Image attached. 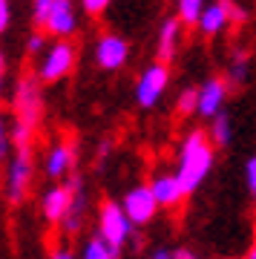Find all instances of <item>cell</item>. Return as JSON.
I'll use <instances>...</instances> for the list:
<instances>
[{
	"label": "cell",
	"instance_id": "obj_1",
	"mask_svg": "<svg viewBox=\"0 0 256 259\" xmlns=\"http://www.w3.org/2000/svg\"><path fill=\"white\" fill-rule=\"evenodd\" d=\"M213 161H216V147L210 144L204 130H190L182 139L179 147V164H176V179L187 196L196 193L201 182L210 176Z\"/></svg>",
	"mask_w": 256,
	"mask_h": 259
},
{
	"label": "cell",
	"instance_id": "obj_2",
	"mask_svg": "<svg viewBox=\"0 0 256 259\" xmlns=\"http://www.w3.org/2000/svg\"><path fill=\"white\" fill-rule=\"evenodd\" d=\"M37 61L35 78L40 83H58L66 75H72L75 64H78V47L72 44V37H55L49 47H44Z\"/></svg>",
	"mask_w": 256,
	"mask_h": 259
},
{
	"label": "cell",
	"instance_id": "obj_3",
	"mask_svg": "<svg viewBox=\"0 0 256 259\" xmlns=\"http://www.w3.org/2000/svg\"><path fill=\"white\" fill-rule=\"evenodd\" d=\"M46 104H44V90L35 75H20L15 90H12V121H20L26 127L37 130L44 121Z\"/></svg>",
	"mask_w": 256,
	"mask_h": 259
},
{
	"label": "cell",
	"instance_id": "obj_4",
	"mask_svg": "<svg viewBox=\"0 0 256 259\" xmlns=\"http://www.w3.org/2000/svg\"><path fill=\"white\" fill-rule=\"evenodd\" d=\"M35 182V153L32 147H15V156L9 158L6 167V179H3V193L12 207L26 202L29 190Z\"/></svg>",
	"mask_w": 256,
	"mask_h": 259
},
{
	"label": "cell",
	"instance_id": "obj_5",
	"mask_svg": "<svg viewBox=\"0 0 256 259\" xmlns=\"http://www.w3.org/2000/svg\"><path fill=\"white\" fill-rule=\"evenodd\" d=\"M133 231L136 225L127 219V213L121 207V202H112V199H104L98 207V236L104 242H110L112 248H124L130 239H133Z\"/></svg>",
	"mask_w": 256,
	"mask_h": 259
},
{
	"label": "cell",
	"instance_id": "obj_6",
	"mask_svg": "<svg viewBox=\"0 0 256 259\" xmlns=\"http://www.w3.org/2000/svg\"><path fill=\"white\" fill-rule=\"evenodd\" d=\"M170 87V64H150L136 81V104L141 110H153L164 98Z\"/></svg>",
	"mask_w": 256,
	"mask_h": 259
},
{
	"label": "cell",
	"instance_id": "obj_7",
	"mask_svg": "<svg viewBox=\"0 0 256 259\" xmlns=\"http://www.w3.org/2000/svg\"><path fill=\"white\" fill-rule=\"evenodd\" d=\"M92 55H95L98 69H104V72H118L130 61V40L124 35H118V32H104L95 40Z\"/></svg>",
	"mask_w": 256,
	"mask_h": 259
},
{
	"label": "cell",
	"instance_id": "obj_8",
	"mask_svg": "<svg viewBox=\"0 0 256 259\" xmlns=\"http://www.w3.org/2000/svg\"><path fill=\"white\" fill-rule=\"evenodd\" d=\"M46 37H72L78 32V3L75 0H52L44 26Z\"/></svg>",
	"mask_w": 256,
	"mask_h": 259
},
{
	"label": "cell",
	"instance_id": "obj_9",
	"mask_svg": "<svg viewBox=\"0 0 256 259\" xmlns=\"http://www.w3.org/2000/svg\"><path fill=\"white\" fill-rule=\"evenodd\" d=\"M121 207H124L127 219L136 225V228L138 225H150L153 219H156V213H158V204H156V199H153V193H150L147 185L130 187L127 196L121 199Z\"/></svg>",
	"mask_w": 256,
	"mask_h": 259
},
{
	"label": "cell",
	"instance_id": "obj_10",
	"mask_svg": "<svg viewBox=\"0 0 256 259\" xmlns=\"http://www.w3.org/2000/svg\"><path fill=\"white\" fill-rule=\"evenodd\" d=\"M228 93H230V87L225 83L222 75L207 78L201 87H196V115L210 118V115H216L219 110H225V104H228Z\"/></svg>",
	"mask_w": 256,
	"mask_h": 259
},
{
	"label": "cell",
	"instance_id": "obj_11",
	"mask_svg": "<svg viewBox=\"0 0 256 259\" xmlns=\"http://www.w3.org/2000/svg\"><path fill=\"white\" fill-rule=\"evenodd\" d=\"M75 161H78V147L75 141H55L52 147L46 150L44 156V173L49 179H66L75 170Z\"/></svg>",
	"mask_w": 256,
	"mask_h": 259
},
{
	"label": "cell",
	"instance_id": "obj_12",
	"mask_svg": "<svg viewBox=\"0 0 256 259\" xmlns=\"http://www.w3.org/2000/svg\"><path fill=\"white\" fill-rule=\"evenodd\" d=\"M69 185H72V199H69V207H66L64 219H61V228H64L66 236H78L83 231V222H87V193H83V179L69 173Z\"/></svg>",
	"mask_w": 256,
	"mask_h": 259
},
{
	"label": "cell",
	"instance_id": "obj_13",
	"mask_svg": "<svg viewBox=\"0 0 256 259\" xmlns=\"http://www.w3.org/2000/svg\"><path fill=\"white\" fill-rule=\"evenodd\" d=\"M69 199H72V185H69V179H66L64 185L46 187L44 196H40V216H44L49 225H58L64 219L66 207H69Z\"/></svg>",
	"mask_w": 256,
	"mask_h": 259
},
{
	"label": "cell",
	"instance_id": "obj_14",
	"mask_svg": "<svg viewBox=\"0 0 256 259\" xmlns=\"http://www.w3.org/2000/svg\"><path fill=\"white\" fill-rule=\"evenodd\" d=\"M147 187H150V193H153L158 207H167V210L179 207V204L184 202V196H187L182 190V185H179L176 173H156V176L150 179Z\"/></svg>",
	"mask_w": 256,
	"mask_h": 259
},
{
	"label": "cell",
	"instance_id": "obj_15",
	"mask_svg": "<svg viewBox=\"0 0 256 259\" xmlns=\"http://www.w3.org/2000/svg\"><path fill=\"white\" fill-rule=\"evenodd\" d=\"M182 44V23L179 18H164L158 23V37H156V61L158 64H173L179 55Z\"/></svg>",
	"mask_w": 256,
	"mask_h": 259
},
{
	"label": "cell",
	"instance_id": "obj_16",
	"mask_svg": "<svg viewBox=\"0 0 256 259\" xmlns=\"http://www.w3.org/2000/svg\"><path fill=\"white\" fill-rule=\"evenodd\" d=\"M230 26V15H228V0H213V3H204L199 20H196V29H199L204 37H216L222 35L225 29Z\"/></svg>",
	"mask_w": 256,
	"mask_h": 259
},
{
	"label": "cell",
	"instance_id": "obj_17",
	"mask_svg": "<svg viewBox=\"0 0 256 259\" xmlns=\"http://www.w3.org/2000/svg\"><path fill=\"white\" fill-rule=\"evenodd\" d=\"M250 61H253V58H250L247 49H242V47L233 49L230 58H228V69L222 75L225 83H228V87H245V83L250 81Z\"/></svg>",
	"mask_w": 256,
	"mask_h": 259
},
{
	"label": "cell",
	"instance_id": "obj_18",
	"mask_svg": "<svg viewBox=\"0 0 256 259\" xmlns=\"http://www.w3.org/2000/svg\"><path fill=\"white\" fill-rule=\"evenodd\" d=\"M210 127H207V139L213 147H228L233 141V118L228 110H219L216 115H210Z\"/></svg>",
	"mask_w": 256,
	"mask_h": 259
},
{
	"label": "cell",
	"instance_id": "obj_19",
	"mask_svg": "<svg viewBox=\"0 0 256 259\" xmlns=\"http://www.w3.org/2000/svg\"><path fill=\"white\" fill-rule=\"evenodd\" d=\"M118 256H121V250L112 248L110 242H104L98 233H95V236H90V239L83 242L81 256L78 259H118Z\"/></svg>",
	"mask_w": 256,
	"mask_h": 259
},
{
	"label": "cell",
	"instance_id": "obj_20",
	"mask_svg": "<svg viewBox=\"0 0 256 259\" xmlns=\"http://www.w3.org/2000/svg\"><path fill=\"white\" fill-rule=\"evenodd\" d=\"M207 0H176V18L182 26H196L201 9H204Z\"/></svg>",
	"mask_w": 256,
	"mask_h": 259
},
{
	"label": "cell",
	"instance_id": "obj_21",
	"mask_svg": "<svg viewBox=\"0 0 256 259\" xmlns=\"http://www.w3.org/2000/svg\"><path fill=\"white\" fill-rule=\"evenodd\" d=\"M176 112L182 118L196 115V87H187V90H182V93L176 95Z\"/></svg>",
	"mask_w": 256,
	"mask_h": 259
},
{
	"label": "cell",
	"instance_id": "obj_22",
	"mask_svg": "<svg viewBox=\"0 0 256 259\" xmlns=\"http://www.w3.org/2000/svg\"><path fill=\"white\" fill-rule=\"evenodd\" d=\"M78 6H81V12H87L90 18H101V15L112 6V0H78Z\"/></svg>",
	"mask_w": 256,
	"mask_h": 259
},
{
	"label": "cell",
	"instance_id": "obj_23",
	"mask_svg": "<svg viewBox=\"0 0 256 259\" xmlns=\"http://www.w3.org/2000/svg\"><path fill=\"white\" fill-rule=\"evenodd\" d=\"M44 47H46V32L44 29H35V32L26 37V55L37 58L40 52H44Z\"/></svg>",
	"mask_w": 256,
	"mask_h": 259
},
{
	"label": "cell",
	"instance_id": "obj_24",
	"mask_svg": "<svg viewBox=\"0 0 256 259\" xmlns=\"http://www.w3.org/2000/svg\"><path fill=\"white\" fill-rule=\"evenodd\" d=\"M9 150H12V141H9V118L6 112H0V161L9 158Z\"/></svg>",
	"mask_w": 256,
	"mask_h": 259
},
{
	"label": "cell",
	"instance_id": "obj_25",
	"mask_svg": "<svg viewBox=\"0 0 256 259\" xmlns=\"http://www.w3.org/2000/svg\"><path fill=\"white\" fill-rule=\"evenodd\" d=\"M49 6H52V0H32V23H35L37 29L44 26V20H46V12H49Z\"/></svg>",
	"mask_w": 256,
	"mask_h": 259
},
{
	"label": "cell",
	"instance_id": "obj_26",
	"mask_svg": "<svg viewBox=\"0 0 256 259\" xmlns=\"http://www.w3.org/2000/svg\"><path fill=\"white\" fill-rule=\"evenodd\" d=\"M245 187H247V193L250 196L256 193V158L253 156L245 161Z\"/></svg>",
	"mask_w": 256,
	"mask_h": 259
},
{
	"label": "cell",
	"instance_id": "obj_27",
	"mask_svg": "<svg viewBox=\"0 0 256 259\" xmlns=\"http://www.w3.org/2000/svg\"><path fill=\"white\" fill-rule=\"evenodd\" d=\"M12 26V0H0V35H6Z\"/></svg>",
	"mask_w": 256,
	"mask_h": 259
},
{
	"label": "cell",
	"instance_id": "obj_28",
	"mask_svg": "<svg viewBox=\"0 0 256 259\" xmlns=\"http://www.w3.org/2000/svg\"><path fill=\"white\" fill-rule=\"evenodd\" d=\"M170 259H199L190 248H179V250H170Z\"/></svg>",
	"mask_w": 256,
	"mask_h": 259
},
{
	"label": "cell",
	"instance_id": "obj_29",
	"mask_svg": "<svg viewBox=\"0 0 256 259\" xmlns=\"http://www.w3.org/2000/svg\"><path fill=\"white\" fill-rule=\"evenodd\" d=\"M3 90H6V55L0 52V98H3Z\"/></svg>",
	"mask_w": 256,
	"mask_h": 259
},
{
	"label": "cell",
	"instance_id": "obj_30",
	"mask_svg": "<svg viewBox=\"0 0 256 259\" xmlns=\"http://www.w3.org/2000/svg\"><path fill=\"white\" fill-rule=\"evenodd\" d=\"M52 259H78V256H75L69 248H55L52 250Z\"/></svg>",
	"mask_w": 256,
	"mask_h": 259
},
{
	"label": "cell",
	"instance_id": "obj_31",
	"mask_svg": "<svg viewBox=\"0 0 256 259\" xmlns=\"http://www.w3.org/2000/svg\"><path fill=\"white\" fill-rule=\"evenodd\" d=\"M150 259H170V250H158V253H153Z\"/></svg>",
	"mask_w": 256,
	"mask_h": 259
},
{
	"label": "cell",
	"instance_id": "obj_32",
	"mask_svg": "<svg viewBox=\"0 0 256 259\" xmlns=\"http://www.w3.org/2000/svg\"><path fill=\"white\" fill-rule=\"evenodd\" d=\"M245 259H256V250L250 248V250H247V256H245Z\"/></svg>",
	"mask_w": 256,
	"mask_h": 259
}]
</instances>
